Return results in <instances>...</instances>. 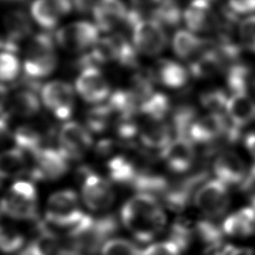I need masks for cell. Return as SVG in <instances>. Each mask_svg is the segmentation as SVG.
I'll return each instance as SVG.
<instances>
[{
  "label": "cell",
  "mask_w": 255,
  "mask_h": 255,
  "mask_svg": "<svg viewBox=\"0 0 255 255\" xmlns=\"http://www.w3.org/2000/svg\"><path fill=\"white\" fill-rule=\"evenodd\" d=\"M125 227L141 243L150 242L164 227L166 216L156 197L138 192L126 201L121 210Z\"/></svg>",
  "instance_id": "obj_1"
},
{
  "label": "cell",
  "mask_w": 255,
  "mask_h": 255,
  "mask_svg": "<svg viewBox=\"0 0 255 255\" xmlns=\"http://www.w3.org/2000/svg\"><path fill=\"white\" fill-rule=\"evenodd\" d=\"M142 10L143 7L137 5L128 9L125 26L130 30L132 44L138 52L156 56L165 49L167 36L163 26Z\"/></svg>",
  "instance_id": "obj_2"
},
{
  "label": "cell",
  "mask_w": 255,
  "mask_h": 255,
  "mask_svg": "<svg viewBox=\"0 0 255 255\" xmlns=\"http://www.w3.org/2000/svg\"><path fill=\"white\" fill-rule=\"evenodd\" d=\"M57 66L53 36L48 32L38 33L30 40L24 60V72L30 79L49 76Z\"/></svg>",
  "instance_id": "obj_3"
},
{
  "label": "cell",
  "mask_w": 255,
  "mask_h": 255,
  "mask_svg": "<svg viewBox=\"0 0 255 255\" xmlns=\"http://www.w3.org/2000/svg\"><path fill=\"white\" fill-rule=\"evenodd\" d=\"M1 210L3 214L13 219H37V191L34 184L27 180L14 182L2 199Z\"/></svg>",
  "instance_id": "obj_4"
},
{
  "label": "cell",
  "mask_w": 255,
  "mask_h": 255,
  "mask_svg": "<svg viewBox=\"0 0 255 255\" xmlns=\"http://www.w3.org/2000/svg\"><path fill=\"white\" fill-rule=\"evenodd\" d=\"M77 193L72 189L54 192L47 200L45 219L56 227L71 229L85 216Z\"/></svg>",
  "instance_id": "obj_5"
},
{
  "label": "cell",
  "mask_w": 255,
  "mask_h": 255,
  "mask_svg": "<svg viewBox=\"0 0 255 255\" xmlns=\"http://www.w3.org/2000/svg\"><path fill=\"white\" fill-rule=\"evenodd\" d=\"M193 202L210 219L222 216L230 203L227 184L218 178L203 182L195 191Z\"/></svg>",
  "instance_id": "obj_6"
},
{
  "label": "cell",
  "mask_w": 255,
  "mask_h": 255,
  "mask_svg": "<svg viewBox=\"0 0 255 255\" xmlns=\"http://www.w3.org/2000/svg\"><path fill=\"white\" fill-rule=\"evenodd\" d=\"M99 30L96 24L77 21L60 28L55 34V40L69 52H83L99 41Z\"/></svg>",
  "instance_id": "obj_7"
},
{
  "label": "cell",
  "mask_w": 255,
  "mask_h": 255,
  "mask_svg": "<svg viewBox=\"0 0 255 255\" xmlns=\"http://www.w3.org/2000/svg\"><path fill=\"white\" fill-rule=\"evenodd\" d=\"M44 106L59 120H67L72 115L75 95L72 86L64 81H51L41 89Z\"/></svg>",
  "instance_id": "obj_8"
},
{
  "label": "cell",
  "mask_w": 255,
  "mask_h": 255,
  "mask_svg": "<svg viewBox=\"0 0 255 255\" xmlns=\"http://www.w3.org/2000/svg\"><path fill=\"white\" fill-rule=\"evenodd\" d=\"M93 137L87 127L70 121L59 131V148L69 159H80L91 148Z\"/></svg>",
  "instance_id": "obj_9"
},
{
  "label": "cell",
  "mask_w": 255,
  "mask_h": 255,
  "mask_svg": "<svg viewBox=\"0 0 255 255\" xmlns=\"http://www.w3.org/2000/svg\"><path fill=\"white\" fill-rule=\"evenodd\" d=\"M87 170L82 183V198L85 205L94 211L108 209L115 200L111 184L100 175Z\"/></svg>",
  "instance_id": "obj_10"
},
{
  "label": "cell",
  "mask_w": 255,
  "mask_h": 255,
  "mask_svg": "<svg viewBox=\"0 0 255 255\" xmlns=\"http://www.w3.org/2000/svg\"><path fill=\"white\" fill-rule=\"evenodd\" d=\"M75 87L80 97L91 104L102 103L111 93L109 82L97 66L83 68L76 80Z\"/></svg>",
  "instance_id": "obj_11"
},
{
  "label": "cell",
  "mask_w": 255,
  "mask_h": 255,
  "mask_svg": "<svg viewBox=\"0 0 255 255\" xmlns=\"http://www.w3.org/2000/svg\"><path fill=\"white\" fill-rule=\"evenodd\" d=\"M34 155L35 166L32 176L36 179L56 180L61 178L69 168L68 157L60 148L42 147Z\"/></svg>",
  "instance_id": "obj_12"
},
{
  "label": "cell",
  "mask_w": 255,
  "mask_h": 255,
  "mask_svg": "<svg viewBox=\"0 0 255 255\" xmlns=\"http://www.w3.org/2000/svg\"><path fill=\"white\" fill-rule=\"evenodd\" d=\"M160 153L167 167L177 173L187 171L195 159V148L189 135H176Z\"/></svg>",
  "instance_id": "obj_13"
},
{
  "label": "cell",
  "mask_w": 255,
  "mask_h": 255,
  "mask_svg": "<svg viewBox=\"0 0 255 255\" xmlns=\"http://www.w3.org/2000/svg\"><path fill=\"white\" fill-rule=\"evenodd\" d=\"M230 125L227 118L221 113H209L192 124L188 135L193 142L208 143L225 135Z\"/></svg>",
  "instance_id": "obj_14"
},
{
  "label": "cell",
  "mask_w": 255,
  "mask_h": 255,
  "mask_svg": "<svg viewBox=\"0 0 255 255\" xmlns=\"http://www.w3.org/2000/svg\"><path fill=\"white\" fill-rule=\"evenodd\" d=\"M213 171L216 178L227 185H241L248 173L243 158L232 150H225L217 155L213 163Z\"/></svg>",
  "instance_id": "obj_15"
},
{
  "label": "cell",
  "mask_w": 255,
  "mask_h": 255,
  "mask_svg": "<svg viewBox=\"0 0 255 255\" xmlns=\"http://www.w3.org/2000/svg\"><path fill=\"white\" fill-rule=\"evenodd\" d=\"M128 9L122 0H98L92 14L97 27L110 32L126 22Z\"/></svg>",
  "instance_id": "obj_16"
},
{
  "label": "cell",
  "mask_w": 255,
  "mask_h": 255,
  "mask_svg": "<svg viewBox=\"0 0 255 255\" xmlns=\"http://www.w3.org/2000/svg\"><path fill=\"white\" fill-rule=\"evenodd\" d=\"M73 8V4L67 0H34L30 10L38 25L46 30H51Z\"/></svg>",
  "instance_id": "obj_17"
},
{
  "label": "cell",
  "mask_w": 255,
  "mask_h": 255,
  "mask_svg": "<svg viewBox=\"0 0 255 255\" xmlns=\"http://www.w3.org/2000/svg\"><path fill=\"white\" fill-rule=\"evenodd\" d=\"M206 177L205 172L195 173L186 177L173 185H169L162 195L166 206L172 211H181L189 203L191 196L202 184Z\"/></svg>",
  "instance_id": "obj_18"
},
{
  "label": "cell",
  "mask_w": 255,
  "mask_h": 255,
  "mask_svg": "<svg viewBox=\"0 0 255 255\" xmlns=\"http://www.w3.org/2000/svg\"><path fill=\"white\" fill-rule=\"evenodd\" d=\"M212 4L191 0L183 12V19L191 32H207L219 27V19L212 10Z\"/></svg>",
  "instance_id": "obj_19"
},
{
  "label": "cell",
  "mask_w": 255,
  "mask_h": 255,
  "mask_svg": "<svg viewBox=\"0 0 255 255\" xmlns=\"http://www.w3.org/2000/svg\"><path fill=\"white\" fill-rule=\"evenodd\" d=\"M230 125L237 130L255 121V101L247 92L233 93L225 109Z\"/></svg>",
  "instance_id": "obj_20"
},
{
  "label": "cell",
  "mask_w": 255,
  "mask_h": 255,
  "mask_svg": "<svg viewBox=\"0 0 255 255\" xmlns=\"http://www.w3.org/2000/svg\"><path fill=\"white\" fill-rule=\"evenodd\" d=\"M227 62L212 42L189 65V73L198 79H207L219 74Z\"/></svg>",
  "instance_id": "obj_21"
},
{
  "label": "cell",
  "mask_w": 255,
  "mask_h": 255,
  "mask_svg": "<svg viewBox=\"0 0 255 255\" xmlns=\"http://www.w3.org/2000/svg\"><path fill=\"white\" fill-rule=\"evenodd\" d=\"M138 135L144 146L160 150V152L172 140L170 127L163 120L146 119L139 127Z\"/></svg>",
  "instance_id": "obj_22"
},
{
  "label": "cell",
  "mask_w": 255,
  "mask_h": 255,
  "mask_svg": "<svg viewBox=\"0 0 255 255\" xmlns=\"http://www.w3.org/2000/svg\"><path fill=\"white\" fill-rule=\"evenodd\" d=\"M224 234L232 237L246 238L255 234V209L246 206L233 212L222 223Z\"/></svg>",
  "instance_id": "obj_23"
},
{
  "label": "cell",
  "mask_w": 255,
  "mask_h": 255,
  "mask_svg": "<svg viewBox=\"0 0 255 255\" xmlns=\"http://www.w3.org/2000/svg\"><path fill=\"white\" fill-rule=\"evenodd\" d=\"M5 35L3 40L18 44L27 38L32 32V22L27 13L23 10H11L4 16Z\"/></svg>",
  "instance_id": "obj_24"
},
{
  "label": "cell",
  "mask_w": 255,
  "mask_h": 255,
  "mask_svg": "<svg viewBox=\"0 0 255 255\" xmlns=\"http://www.w3.org/2000/svg\"><path fill=\"white\" fill-rule=\"evenodd\" d=\"M209 44L210 41L201 39L187 30H178L172 37V50L182 60L194 59Z\"/></svg>",
  "instance_id": "obj_25"
},
{
  "label": "cell",
  "mask_w": 255,
  "mask_h": 255,
  "mask_svg": "<svg viewBox=\"0 0 255 255\" xmlns=\"http://www.w3.org/2000/svg\"><path fill=\"white\" fill-rule=\"evenodd\" d=\"M156 77L165 87L178 89L186 84L188 80V72L177 62L163 59L157 64Z\"/></svg>",
  "instance_id": "obj_26"
},
{
  "label": "cell",
  "mask_w": 255,
  "mask_h": 255,
  "mask_svg": "<svg viewBox=\"0 0 255 255\" xmlns=\"http://www.w3.org/2000/svg\"><path fill=\"white\" fill-rule=\"evenodd\" d=\"M40 101L34 89H24L16 92L10 100L11 111L24 118L32 117L40 111Z\"/></svg>",
  "instance_id": "obj_27"
},
{
  "label": "cell",
  "mask_w": 255,
  "mask_h": 255,
  "mask_svg": "<svg viewBox=\"0 0 255 255\" xmlns=\"http://www.w3.org/2000/svg\"><path fill=\"white\" fill-rule=\"evenodd\" d=\"M26 158L19 147L9 148L2 152L0 170L2 178H13L22 175L26 170Z\"/></svg>",
  "instance_id": "obj_28"
},
{
  "label": "cell",
  "mask_w": 255,
  "mask_h": 255,
  "mask_svg": "<svg viewBox=\"0 0 255 255\" xmlns=\"http://www.w3.org/2000/svg\"><path fill=\"white\" fill-rule=\"evenodd\" d=\"M108 168L111 178L123 184H130L135 179L139 171L133 162L129 161L124 155H116L108 162Z\"/></svg>",
  "instance_id": "obj_29"
},
{
  "label": "cell",
  "mask_w": 255,
  "mask_h": 255,
  "mask_svg": "<svg viewBox=\"0 0 255 255\" xmlns=\"http://www.w3.org/2000/svg\"><path fill=\"white\" fill-rule=\"evenodd\" d=\"M170 103L163 93H152L144 99L139 106V112L146 118L152 120H163L169 112Z\"/></svg>",
  "instance_id": "obj_30"
},
{
  "label": "cell",
  "mask_w": 255,
  "mask_h": 255,
  "mask_svg": "<svg viewBox=\"0 0 255 255\" xmlns=\"http://www.w3.org/2000/svg\"><path fill=\"white\" fill-rule=\"evenodd\" d=\"M131 186L138 192L147 193L155 196V194L163 195L167 190L169 184L167 180L161 175L139 171V173L136 175L135 179L131 183Z\"/></svg>",
  "instance_id": "obj_31"
},
{
  "label": "cell",
  "mask_w": 255,
  "mask_h": 255,
  "mask_svg": "<svg viewBox=\"0 0 255 255\" xmlns=\"http://www.w3.org/2000/svg\"><path fill=\"white\" fill-rule=\"evenodd\" d=\"M111 37L115 46L116 62L121 66L128 68L135 67L137 64V50L133 44H131L128 38L121 33H115Z\"/></svg>",
  "instance_id": "obj_32"
},
{
  "label": "cell",
  "mask_w": 255,
  "mask_h": 255,
  "mask_svg": "<svg viewBox=\"0 0 255 255\" xmlns=\"http://www.w3.org/2000/svg\"><path fill=\"white\" fill-rule=\"evenodd\" d=\"M150 16L158 21L163 27H176L183 18V12L176 0L161 3L151 9Z\"/></svg>",
  "instance_id": "obj_33"
},
{
  "label": "cell",
  "mask_w": 255,
  "mask_h": 255,
  "mask_svg": "<svg viewBox=\"0 0 255 255\" xmlns=\"http://www.w3.org/2000/svg\"><path fill=\"white\" fill-rule=\"evenodd\" d=\"M13 140L17 147L35 154L42 146V136L40 132L31 126H21L13 133Z\"/></svg>",
  "instance_id": "obj_34"
},
{
  "label": "cell",
  "mask_w": 255,
  "mask_h": 255,
  "mask_svg": "<svg viewBox=\"0 0 255 255\" xmlns=\"http://www.w3.org/2000/svg\"><path fill=\"white\" fill-rule=\"evenodd\" d=\"M251 71L247 65L241 63L232 64L227 71V86L230 92H247Z\"/></svg>",
  "instance_id": "obj_35"
},
{
  "label": "cell",
  "mask_w": 255,
  "mask_h": 255,
  "mask_svg": "<svg viewBox=\"0 0 255 255\" xmlns=\"http://www.w3.org/2000/svg\"><path fill=\"white\" fill-rule=\"evenodd\" d=\"M196 111L192 106H179L172 115V128L176 135H188L192 124L195 122Z\"/></svg>",
  "instance_id": "obj_36"
},
{
  "label": "cell",
  "mask_w": 255,
  "mask_h": 255,
  "mask_svg": "<svg viewBox=\"0 0 255 255\" xmlns=\"http://www.w3.org/2000/svg\"><path fill=\"white\" fill-rule=\"evenodd\" d=\"M113 110L107 105H98L92 108L87 114V128L90 131L101 132L103 131L110 121Z\"/></svg>",
  "instance_id": "obj_37"
},
{
  "label": "cell",
  "mask_w": 255,
  "mask_h": 255,
  "mask_svg": "<svg viewBox=\"0 0 255 255\" xmlns=\"http://www.w3.org/2000/svg\"><path fill=\"white\" fill-rule=\"evenodd\" d=\"M101 255H140L141 250L125 238L109 239L100 250Z\"/></svg>",
  "instance_id": "obj_38"
},
{
  "label": "cell",
  "mask_w": 255,
  "mask_h": 255,
  "mask_svg": "<svg viewBox=\"0 0 255 255\" xmlns=\"http://www.w3.org/2000/svg\"><path fill=\"white\" fill-rule=\"evenodd\" d=\"M195 231L207 247L223 242L224 232L222 227H218L210 220H200L197 222L195 225Z\"/></svg>",
  "instance_id": "obj_39"
},
{
  "label": "cell",
  "mask_w": 255,
  "mask_h": 255,
  "mask_svg": "<svg viewBox=\"0 0 255 255\" xmlns=\"http://www.w3.org/2000/svg\"><path fill=\"white\" fill-rule=\"evenodd\" d=\"M0 237L1 249L4 253H14L24 245V236L13 226L2 225Z\"/></svg>",
  "instance_id": "obj_40"
},
{
  "label": "cell",
  "mask_w": 255,
  "mask_h": 255,
  "mask_svg": "<svg viewBox=\"0 0 255 255\" xmlns=\"http://www.w3.org/2000/svg\"><path fill=\"white\" fill-rule=\"evenodd\" d=\"M228 97L221 89H212L204 92L200 96L201 106L210 113H220L226 109Z\"/></svg>",
  "instance_id": "obj_41"
},
{
  "label": "cell",
  "mask_w": 255,
  "mask_h": 255,
  "mask_svg": "<svg viewBox=\"0 0 255 255\" xmlns=\"http://www.w3.org/2000/svg\"><path fill=\"white\" fill-rule=\"evenodd\" d=\"M238 36L241 46L255 53V15H250L240 22Z\"/></svg>",
  "instance_id": "obj_42"
},
{
  "label": "cell",
  "mask_w": 255,
  "mask_h": 255,
  "mask_svg": "<svg viewBox=\"0 0 255 255\" xmlns=\"http://www.w3.org/2000/svg\"><path fill=\"white\" fill-rule=\"evenodd\" d=\"M20 71V63L15 53L2 51L0 62V75L2 82L14 81Z\"/></svg>",
  "instance_id": "obj_43"
},
{
  "label": "cell",
  "mask_w": 255,
  "mask_h": 255,
  "mask_svg": "<svg viewBox=\"0 0 255 255\" xmlns=\"http://www.w3.org/2000/svg\"><path fill=\"white\" fill-rule=\"evenodd\" d=\"M192 239V230L183 221H177L172 224L169 233V240L174 242L181 251L186 249Z\"/></svg>",
  "instance_id": "obj_44"
},
{
  "label": "cell",
  "mask_w": 255,
  "mask_h": 255,
  "mask_svg": "<svg viewBox=\"0 0 255 255\" xmlns=\"http://www.w3.org/2000/svg\"><path fill=\"white\" fill-rule=\"evenodd\" d=\"M181 249L172 241L156 242L141 250L140 255H180Z\"/></svg>",
  "instance_id": "obj_45"
},
{
  "label": "cell",
  "mask_w": 255,
  "mask_h": 255,
  "mask_svg": "<svg viewBox=\"0 0 255 255\" xmlns=\"http://www.w3.org/2000/svg\"><path fill=\"white\" fill-rule=\"evenodd\" d=\"M227 7L234 15L255 12V0H227Z\"/></svg>",
  "instance_id": "obj_46"
},
{
  "label": "cell",
  "mask_w": 255,
  "mask_h": 255,
  "mask_svg": "<svg viewBox=\"0 0 255 255\" xmlns=\"http://www.w3.org/2000/svg\"><path fill=\"white\" fill-rule=\"evenodd\" d=\"M244 145L253 158L252 166H255V132H250L245 136Z\"/></svg>",
  "instance_id": "obj_47"
},
{
  "label": "cell",
  "mask_w": 255,
  "mask_h": 255,
  "mask_svg": "<svg viewBox=\"0 0 255 255\" xmlns=\"http://www.w3.org/2000/svg\"><path fill=\"white\" fill-rule=\"evenodd\" d=\"M19 255H48V254H46L36 243L32 242L24 250H22Z\"/></svg>",
  "instance_id": "obj_48"
},
{
  "label": "cell",
  "mask_w": 255,
  "mask_h": 255,
  "mask_svg": "<svg viewBox=\"0 0 255 255\" xmlns=\"http://www.w3.org/2000/svg\"><path fill=\"white\" fill-rule=\"evenodd\" d=\"M134 5H137V6H145L147 4H151V3H154V0H130Z\"/></svg>",
  "instance_id": "obj_49"
},
{
  "label": "cell",
  "mask_w": 255,
  "mask_h": 255,
  "mask_svg": "<svg viewBox=\"0 0 255 255\" xmlns=\"http://www.w3.org/2000/svg\"><path fill=\"white\" fill-rule=\"evenodd\" d=\"M3 1L8 3H23V2H26L27 0H3Z\"/></svg>",
  "instance_id": "obj_50"
},
{
  "label": "cell",
  "mask_w": 255,
  "mask_h": 255,
  "mask_svg": "<svg viewBox=\"0 0 255 255\" xmlns=\"http://www.w3.org/2000/svg\"><path fill=\"white\" fill-rule=\"evenodd\" d=\"M253 88H254V92H255V79L253 81Z\"/></svg>",
  "instance_id": "obj_51"
},
{
  "label": "cell",
  "mask_w": 255,
  "mask_h": 255,
  "mask_svg": "<svg viewBox=\"0 0 255 255\" xmlns=\"http://www.w3.org/2000/svg\"><path fill=\"white\" fill-rule=\"evenodd\" d=\"M67 1H69V2H71V3L73 4V1H74V0H67Z\"/></svg>",
  "instance_id": "obj_52"
}]
</instances>
